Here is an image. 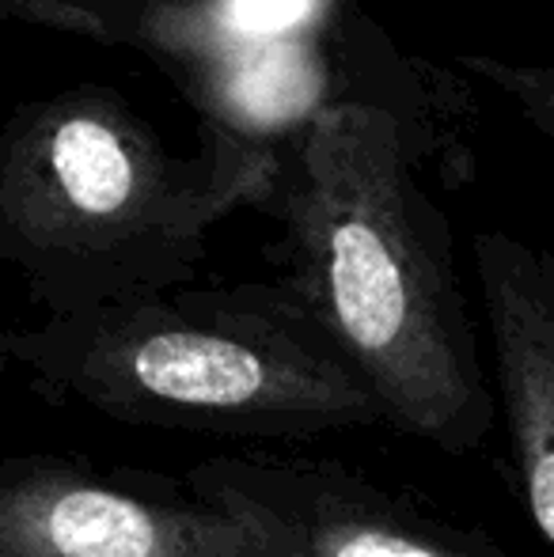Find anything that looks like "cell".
<instances>
[{
  "label": "cell",
  "mask_w": 554,
  "mask_h": 557,
  "mask_svg": "<svg viewBox=\"0 0 554 557\" xmlns=\"http://www.w3.org/2000/svg\"><path fill=\"white\" fill-rule=\"evenodd\" d=\"M255 213L278 224L281 285L377 391L387 425L467 455L494 425L456 235L421 190L436 148L384 107H334L270 140Z\"/></svg>",
  "instance_id": "obj_1"
},
{
  "label": "cell",
  "mask_w": 554,
  "mask_h": 557,
  "mask_svg": "<svg viewBox=\"0 0 554 557\" xmlns=\"http://www.w3.org/2000/svg\"><path fill=\"white\" fill-rule=\"evenodd\" d=\"M274 148L201 122L175 156L126 96L76 84L30 99L0 133V258L46 315L175 293L198 273L209 235L255 209Z\"/></svg>",
  "instance_id": "obj_2"
},
{
  "label": "cell",
  "mask_w": 554,
  "mask_h": 557,
  "mask_svg": "<svg viewBox=\"0 0 554 557\" xmlns=\"http://www.w3.org/2000/svg\"><path fill=\"white\" fill-rule=\"evenodd\" d=\"M4 357L35 387L137 429L300 441L387 425L377 391L281 281L46 315L8 331Z\"/></svg>",
  "instance_id": "obj_3"
},
{
  "label": "cell",
  "mask_w": 554,
  "mask_h": 557,
  "mask_svg": "<svg viewBox=\"0 0 554 557\" xmlns=\"http://www.w3.org/2000/svg\"><path fill=\"white\" fill-rule=\"evenodd\" d=\"M183 482L194 505L244 535L251 557H505L482 531L319 459L213 455Z\"/></svg>",
  "instance_id": "obj_4"
},
{
  "label": "cell",
  "mask_w": 554,
  "mask_h": 557,
  "mask_svg": "<svg viewBox=\"0 0 554 557\" xmlns=\"http://www.w3.org/2000/svg\"><path fill=\"white\" fill-rule=\"evenodd\" d=\"M0 557H251L198 505H156L81 470L15 459L0 482Z\"/></svg>",
  "instance_id": "obj_5"
},
{
  "label": "cell",
  "mask_w": 554,
  "mask_h": 557,
  "mask_svg": "<svg viewBox=\"0 0 554 557\" xmlns=\"http://www.w3.org/2000/svg\"><path fill=\"white\" fill-rule=\"evenodd\" d=\"M471 265L520 493L535 531L554 546V255L502 227H479Z\"/></svg>",
  "instance_id": "obj_6"
},
{
  "label": "cell",
  "mask_w": 554,
  "mask_h": 557,
  "mask_svg": "<svg viewBox=\"0 0 554 557\" xmlns=\"http://www.w3.org/2000/svg\"><path fill=\"white\" fill-rule=\"evenodd\" d=\"M171 0H0L8 20L69 30L107 46H137L145 23Z\"/></svg>",
  "instance_id": "obj_7"
}]
</instances>
